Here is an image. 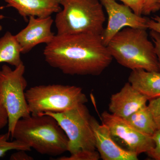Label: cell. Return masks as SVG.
<instances>
[{
  "label": "cell",
  "mask_w": 160,
  "mask_h": 160,
  "mask_svg": "<svg viewBox=\"0 0 160 160\" xmlns=\"http://www.w3.org/2000/svg\"><path fill=\"white\" fill-rule=\"evenodd\" d=\"M43 55L49 66L70 75H99L113 59L101 35L89 33L57 34Z\"/></svg>",
  "instance_id": "obj_1"
},
{
  "label": "cell",
  "mask_w": 160,
  "mask_h": 160,
  "mask_svg": "<svg viewBox=\"0 0 160 160\" xmlns=\"http://www.w3.org/2000/svg\"><path fill=\"white\" fill-rule=\"evenodd\" d=\"M11 137L42 155L56 157L68 150V139L51 116L30 115L20 119Z\"/></svg>",
  "instance_id": "obj_2"
},
{
  "label": "cell",
  "mask_w": 160,
  "mask_h": 160,
  "mask_svg": "<svg viewBox=\"0 0 160 160\" xmlns=\"http://www.w3.org/2000/svg\"><path fill=\"white\" fill-rule=\"evenodd\" d=\"M146 30L126 27L120 30L107 45L112 58L132 70L160 72L154 44Z\"/></svg>",
  "instance_id": "obj_3"
},
{
  "label": "cell",
  "mask_w": 160,
  "mask_h": 160,
  "mask_svg": "<svg viewBox=\"0 0 160 160\" xmlns=\"http://www.w3.org/2000/svg\"><path fill=\"white\" fill-rule=\"evenodd\" d=\"M62 8L57 13V35L89 33L101 35L106 17L100 0H60Z\"/></svg>",
  "instance_id": "obj_4"
},
{
  "label": "cell",
  "mask_w": 160,
  "mask_h": 160,
  "mask_svg": "<svg viewBox=\"0 0 160 160\" xmlns=\"http://www.w3.org/2000/svg\"><path fill=\"white\" fill-rule=\"evenodd\" d=\"M26 98L31 115L58 113L88 102L82 89L61 84L39 85L26 90Z\"/></svg>",
  "instance_id": "obj_5"
},
{
  "label": "cell",
  "mask_w": 160,
  "mask_h": 160,
  "mask_svg": "<svg viewBox=\"0 0 160 160\" xmlns=\"http://www.w3.org/2000/svg\"><path fill=\"white\" fill-rule=\"evenodd\" d=\"M26 67L22 63L12 69L4 65L0 69V98L8 115V133L12 134L20 119L31 115L26 98Z\"/></svg>",
  "instance_id": "obj_6"
},
{
  "label": "cell",
  "mask_w": 160,
  "mask_h": 160,
  "mask_svg": "<svg viewBox=\"0 0 160 160\" xmlns=\"http://www.w3.org/2000/svg\"><path fill=\"white\" fill-rule=\"evenodd\" d=\"M56 120L68 138L67 151L70 154L80 150H96L91 125L92 116L85 104L58 113L47 112Z\"/></svg>",
  "instance_id": "obj_7"
},
{
  "label": "cell",
  "mask_w": 160,
  "mask_h": 160,
  "mask_svg": "<svg viewBox=\"0 0 160 160\" xmlns=\"http://www.w3.org/2000/svg\"><path fill=\"white\" fill-rule=\"evenodd\" d=\"M101 117L102 123L108 127L112 137L123 141L129 151L138 156L154 148L152 136L138 131L125 119L106 111L103 112Z\"/></svg>",
  "instance_id": "obj_8"
},
{
  "label": "cell",
  "mask_w": 160,
  "mask_h": 160,
  "mask_svg": "<svg viewBox=\"0 0 160 160\" xmlns=\"http://www.w3.org/2000/svg\"><path fill=\"white\" fill-rule=\"evenodd\" d=\"M108 16L107 27L101 34L104 45L107 46L112 38L126 27L147 29L148 19L135 13L125 4L116 0H100Z\"/></svg>",
  "instance_id": "obj_9"
},
{
  "label": "cell",
  "mask_w": 160,
  "mask_h": 160,
  "mask_svg": "<svg viewBox=\"0 0 160 160\" xmlns=\"http://www.w3.org/2000/svg\"><path fill=\"white\" fill-rule=\"evenodd\" d=\"M53 22L51 16L29 17L27 26L15 35L21 46L22 54L28 53L39 44L46 45L51 42L55 36L51 31Z\"/></svg>",
  "instance_id": "obj_10"
},
{
  "label": "cell",
  "mask_w": 160,
  "mask_h": 160,
  "mask_svg": "<svg viewBox=\"0 0 160 160\" xmlns=\"http://www.w3.org/2000/svg\"><path fill=\"white\" fill-rule=\"evenodd\" d=\"M91 125L95 139L96 149L103 160H138V155L125 149L114 141L108 127L92 116Z\"/></svg>",
  "instance_id": "obj_11"
},
{
  "label": "cell",
  "mask_w": 160,
  "mask_h": 160,
  "mask_svg": "<svg viewBox=\"0 0 160 160\" xmlns=\"http://www.w3.org/2000/svg\"><path fill=\"white\" fill-rule=\"evenodd\" d=\"M148 99L137 91L128 82L119 91L112 95L109 104L110 113L126 119L147 105Z\"/></svg>",
  "instance_id": "obj_12"
},
{
  "label": "cell",
  "mask_w": 160,
  "mask_h": 160,
  "mask_svg": "<svg viewBox=\"0 0 160 160\" xmlns=\"http://www.w3.org/2000/svg\"><path fill=\"white\" fill-rule=\"evenodd\" d=\"M6 7L17 10L24 20L30 16L46 18L62 10L60 0H4Z\"/></svg>",
  "instance_id": "obj_13"
},
{
  "label": "cell",
  "mask_w": 160,
  "mask_h": 160,
  "mask_svg": "<svg viewBox=\"0 0 160 160\" xmlns=\"http://www.w3.org/2000/svg\"><path fill=\"white\" fill-rule=\"evenodd\" d=\"M128 82L148 101L160 97V72L132 70Z\"/></svg>",
  "instance_id": "obj_14"
},
{
  "label": "cell",
  "mask_w": 160,
  "mask_h": 160,
  "mask_svg": "<svg viewBox=\"0 0 160 160\" xmlns=\"http://www.w3.org/2000/svg\"><path fill=\"white\" fill-rule=\"evenodd\" d=\"M22 49L18 42L9 32L0 38V63H6L17 67L23 63L21 59Z\"/></svg>",
  "instance_id": "obj_15"
},
{
  "label": "cell",
  "mask_w": 160,
  "mask_h": 160,
  "mask_svg": "<svg viewBox=\"0 0 160 160\" xmlns=\"http://www.w3.org/2000/svg\"><path fill=\"white\" fill-rule=\"evenodd\" d=\"M125 119L135 129L144 134L152 136L158 130L147 105L138 109Z\"/></svg>",
  "instance_id": "obj_16"
},
{
  "label": "cell",
  "mask_w": 160,
  "mask_h": 160,
  "mask_svg": "<svg viewBox=\"0 0 160 160\" xmlns=\"http://www.w3.org/2000/svg\"><path fill=\"white\" fill-rule=\"evenodd\" d=\"M10 136V135L8 132L0 135V158L3 157L7 152L11 150L31 151V148L22 142L16 140L12 142L9 141Z\"/></svg>",
  "instance_id": "obj_17"
},
{
  "label": "cell",
  "mask_w": 160,
  "mask_h": 160,
  "mask_svg": "<svg viewBox=\"0 0 160 160\" xmlns=\"http://www.w3.org/2000/svg\"><path fill=\"white\" fill-rule=\"evenodd\" d=\"M101 158L98 152L96 150H80L71 153L69 156H61L57 160H98Z\"/></svg>",
  "instance_id": "obj_18"
},
{
  "label": "cell",
  "mask_w": 160,
  "mask_h": 160,
  "mask_svg": "<svg viewBox=\"0 0 160 160\" xmlns=\"http://www.w3.org/2000/svg\"><path fill=\"white\" fill-rule=\"evenodd\" d=\"M149 101L147 106L152 115L158 130H160V97Z\"/></svg>",
  "instance_id": "obj_19"
},
{
  "label": "cell",
  "mask_w": 160,
  "mask_h": 160,
  "mask_svg": "<svg viewBox=\"0 0 160 160\" xmlns=\"http://www.w3.org/2000/svg\"><path fill=\"white\" fill-rule=\"evenodd\" d=\"M154 140L155 146L147 152L148 156L152 159L160 160V130H158L152 136Z\"/></svg>",
  "instance_id": "obj_20"
},
{
  "label": "cell",
  "mask_w": 160,
  "mask_h": 160,
  "mask_svg": "<svg viewBox=\"0 0 160 160\" xmlns=\"http://www.w3.org/2000/svg\"><path fill=\"white\" fill-rule=\"evenodd\" d=\"M160 9V4L158 0H143L142 15H149Z\"/></svg>",
  "instance_id": "obj_21"
},
{
  "label": "cell",
  "mask_w": 160,
  "mask_h": 160,
  "mask_svg": "<svg viewBox=\"0 0 160 160\" xmlns=\"http://www.w3.org/2000/svg\"><path fill=\"white\" fill-rule=\"evenodd\" d=\"M123 4L129 6L136 14L142 15L143 0H119Z\"/></svg>",
  "instance_id": "obj_22"
},
{
  "label": "cell",
  "mask_w": 160,
  "mask_h": 160,
  "mask_svg": "<svg viewBox=\"0 0 160 160\" xmlns=\"http://www.w3.org/2000/svg\"><path fill=\"white\" fill-rule=\"evenodd\" d=\"M150 36L154 44L155 52L157 56L160 69V33L151 30Z\"/></svg>",
  "instance_id": "obj_23"
},
{
  "label": "cell",
  "mask_w": 160,
  "mask_h": 160,
  "mask_svg": "<svg viewBox=\"0 0 160 160\" xmlns=\"http://www.w3.org/2000/svg\"><path fill=\"white\" fill-rule=\"evenodd\" d=\"M146 26L147 29L153 30L160 33V17L155 16L151 19H148Z\"/></svg>",
  "instance_id": "obj_24"
},
{
  "label": "cell",
  "mask_w": 160,
  "mask_h": 160,
  "mask_svg": "<svg viewBox=\"0 0 160 160\" xmlns=\"http://www.w3.org/2000/svg\"><path fill=\"white\" fill-rule=\"evenodd\" d=\"M8 121L9 119L7 110L0 98V129L8 125Z\"/></svg>",
  "instance_id": "obj_25"
},
{
  "label": "cell",
  "mask_w": 160,
  "mask_h": 160,
  "mask_svg": "<svg viewBox=\"0 0 160 160\" xmlns=\"http://www.w3.org/2000/svg\"><path fill=\"white\" fill-rule=\"evenodd\" d=\"M24 150H17V152L11 155L10 157L11 160H33L32 157L29 155Z\"/></svg>",
  "instance_id": "obj_26"
},
{
  "label": "cell",
  "mask_w": 160,
  "mask_h": 160,
  "mask_svg": "<svg viewBox=\"0 0 160 160\" xmlns=\"http://www.w3.org/2000/svg\"><path fill=\"white\" fill-rule=\"evenodd\" d=\"M158 3H159L160 4V0H158Z\"/></svg>",
  "instance_id": "obj_27"
}]
</instances>
